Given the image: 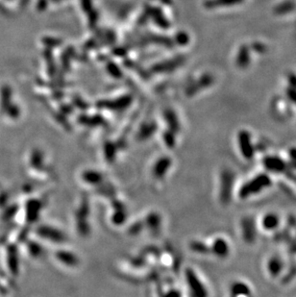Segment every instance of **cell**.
I'll use <instances>...</instances> for the list:
<instances>
[{"instance_id": "1", "label": "cell", "mask_w": 296, "mask_h": 297, "mask_svg": "<svg viewBox=\"0 0 296 297\" xmlns=\"http://www.w3.org/2000/svg\"><path fill=\"white\" fill-rule=\"evenodd\" d=\"M270 185V180L267 176L261 174L260 176L253 178L251 181L248 182V184H246L245 186L242 187L241 192H240V196L241 198L244 197H249L252 195H257L259 193H261L262 189H264L266 187H268Z\"/></svg>"}, {"instance_id": "2", "label": "cell", "mask_w": 296, "mask_h": 297, "mask_svg": "<svg viewBox=\"0 0 296 297\" xmlns=\"http://www.w3.org/2000/svg\"><path fill=\"white\" fill-rule=\"evenodd\" d=\"M186 278L188 281L189 289L191 290V293L195 297H207V290L205 286L202 284V282L199 280L197 274L189 269L186 273Z\"/></svg>"}, {"instance_id": "3", "label": "cell", "mask_w": 296, "mask_h": 297, "mask_svg": "<svg viewBox=\"0 0 296 297\" xmlns=\"http://www.w3.org/2000/svg\"><path fill=\"white\" fill-rule=\"evenodd\" d=\"M39 234L40 236H42V238L52 240V241H62L64 240V234H62L61 232L51 228L49 226H43L41 228H39Z\"/></svg>"}, {"instance_id": "4", "label": "cell", "mask_w": 296, "mask_h": 297, "mask_svg": "<svg viewBox=\"0 0 296 297\" xmlns=\"http://www.w3.org/2000/svg\"><path fill=\"white\" fill-rule=\"evenodd\" d=\"M229 244L225 239L221 238L215 239L213 243V251L216 255L218 257H226L229 254Z\"/></svg>"}, {"instance_id": "5", "label": "cell", "mask_w": 296, "mask_h": 297, "mask_svg": "<svg viewBox=\"0 0 296 297\" xmlns=\"http://www.w3.org/2000/svg\"><path fill=\"white\" fill-rule=\"evenodd\" d=\"M170 165H171V161L168 158L159 159L158 162L154 165V167H153L154 176L159 179L163 178Z\"/></svg>"}, {"instance_id": "6", "label": "cell", "mask_w": 296, "mask_h": 297, "mask_svg": "<svg viewBox=\"0 0 296 297\" xmlns=\"http://www.w3.org/2000/svg\"><path fill=\"white\" fill-rule=\"evenodd\" d=\"M57 258L60 262L66 265H75L78 263L75 255L72 253H68L67 251H60V253L57 254Z\"/></svg>"}, {"instance_id": "7", "label": "cell", "mask_w": 296, "mask_h": 297, "mask_svg": "<svg viewBox=\"0 0 296 297\" xmlns=\"http://www.w3.org/2000/svg\"><path fill=\"white\" fill-rule=\"evenodd\" d=\"M279 224V219L275 215H267L263 218V226L265 230H272Z\"/></svg>"}, {"instance_id": "8", "label": "cell", "mask_w": 296, "mask_h": 297, "mask_svg": "<svg viewBox=\"0 0 296 297\" xmlns=\"http://www.w3.org/2000/svg\"><path fill=\"white\" fill-rule=\"evenodd\" d=\"M102 174H100L97 171H86L83 174V179L84 181L88 182V184H98L100 181H102Z\"/></svg>"}]
</instances>
